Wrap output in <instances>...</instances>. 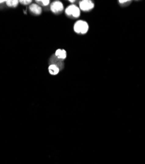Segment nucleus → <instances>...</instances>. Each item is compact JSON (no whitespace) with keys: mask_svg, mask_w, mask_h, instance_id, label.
<instances>
[{"mask_svg":"<svg viewBox=\"0 0 145 164\" xmlns=\"http://www.w3.org/2000/svg\"><path fill=\"white\" fill-rule=\"evenodd\" d=\"M94 7V3L90 0H83L79 2V9L83 11H90Z\"/></svg>","mask_w":145,"mask_h":164,"instance_id":"obj_3","label":"nucleus"},{"mask_svg":"<svg viewBox=\"0 0 145 164\" xmlns=\"http://www.w3.org/2000/svg\"><path fill=\"white\" fill-rule=\"evenodd\" d=\"M51 62H52V64H55L57 66H58V68L60 69H63V61L59 59L58 58H57L56 56H53L51 57V59L50 61Z\"/></svg>","mask_w":145,"mask_h":164,"instance_id":"obj_6","label":"nucleus"},{"mask_svg":"<svg viewBox=\"0 0 145 164\" xmlns=\"http://www.w3.org/2000/svg\"><path fill=\"white\" fill-rule=\"evenodd\" d=\"M32 2L31 0H20L19 1V3H20L22 5H24V6H26V5H29Z\"/></svg>","mask_w":145,"mask_h":164,"instance_id":"obj_12","label":"nucleus"},{"mask_svg":"<svg viewBox=\"0 0 145 164\" xmlns=\"http://www.w3.org/2000/svg\"><path fill=\"white\" fill-rule=\"evenodd\" d=\"M88 29L89 26L88 23L82 20L77 21L74 25V31L81 34H85L88 31Z\"/></svg>","mask_w":145,"mask_h":164,"instance_id":"obj_1","label":"nucleus"},{"mask_svg":"<svg viewBox=\"0 0 145 164\" xmlns=\"http://www.w3.org/2000/svg\"><path fill=\"white\" fill-rule=\"evenodd\" d=\"M55 56L57 58H58L59 59L61 60H64L65 58L67 57V53L65 51L64 49H57L55 53Z\"/></svg>","mask_w":145,"mask_h":164,"instance_id":"obj_7","label":"nucleus"},{"mask_svg":"<svg viewBox=\"0 0 145 164\" xmlns=\"http://www.w3.org/2000/svg\"><path fill=\"white\" fill-rule=\"evenodd\" d=\"M29 9L31 13L35 15H40L42 13V8L37 3H33L29 7Z\"/></svg>","mask_w":145,"mask_h":164,"instance_id":"obj_5","label":"nucleus"},{"mask_svg":"<svg viewBox=\"0 0 145 164\" xmlns=\"http://www.w3.org/2000/svg\"><path fill=\"white\" fill-rule=\"evenodd\" d=\"M70 2H71V3H73V2H74V1H69Z\"/></svg>","mask_w":145,"mask_h":164,"instance_id":"obj_14","label":"nucleus"},{"mask_svg":"<svg viewBox=\"0 0 145 164\" xmlns=\"http://www.w3.org/2000/svg\"><path fill=\"white\" fill-rule=\"evenodd\" d=\"M120 4H121L122 6H128L129 3H131V1H129V0H125V1H119L118 2Z\"/></svg>","mask_w":145,"mask_h":164,"instance_id":"obj_11","label":"nucleus"},{"mask_svg":"<svg viewBox=\"0 0 145 164\" xmlns=\"http://www.w3.org/2000/svg\"><path fill=\"white\" fill-rule=\"evenodd\" d=\"M4 2H5V1H0V3H3Z\"/></svg>","mask_w":145,"mask_h":164,"instance_id":"obj_13","label":"nucleus"},{"mask_svg":"<svg viewBox=\"0 0 145 164\" xmlns=\"http://www.w3.org/2000/svg\"><path fill=\"white\" fill-rule=\"evenodd\" d=\"M36 3L37 5H39V6H43V7H46L49 5L50 3V1H44V0H41V1H39V0H37L36 1Z\"/></svg>","mask_w":145,"mask_h":164,"instance_id":"obj_10","label":"nucleus"},{"mask_svg":"<svg viewBox=\"0 0 145 164\" xmlns=\"http://www.w3.org/2000/svg\"><path fill=\"white\" fill-rule=\"evenodd\" d=\"M5 2L8 7H16L18 6L19 1H17V0H7V1H5Z\"/></svg>","mask_w":145,"mask_h":164,"instance_id":"obj_9","label":"nucleus"},{"mask_svg":"<svg viewBox=\"0 0 145 164\" xmlns=\"http://www.w3.org/2000/svg\"><path fill=\"white\" fill-rule=\"evenodd\" d=\"M49 73L51 75H57L59 72H60V68H58V66L55 64H50L49 67Z\"/></svg>","mask_w":145,"mask_h":164,"instance_id":"obj_8","label":"nucleus"},{"mask_svg":"<svg viewBox=\"0 0 145 164\" xmlns=\"http://www.w3.org/2000/svg\"><path fill=\"white\" fill-rule=\"evenodd\" d=\"M65 14L70 18H77L80 17L81 10L75 5H71L65 9Z\"/></svg>","mask_w":145,"mask_h":164,"instance_id":"obj_2","label":"nucleus"},{"mask_svg":"<svg viewBox=\"0 0 145 164\" xmlns=\"http://www.w3.org/2000/svg\"><path fill=\"white\" fill-rule=\"evenodd\" d=\"M50 10L55 14H59L63 10V5L60 1H55L50 5Z\"/></svg>","mask_w":145,"mask_h":164,"instance_id":"obj_4","label":"nucleus"}]
</instances>
